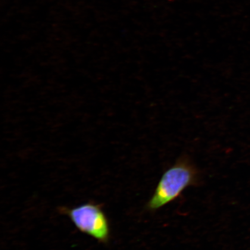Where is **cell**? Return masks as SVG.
Instances as JSON below:
<instances>
[{"instance_id": "6da1fadb", "label": "cell", "mask_w": 250, "mask_h": 250, "mask_svg": "<svg viewBox=\"0 0 250 250\" xmlns=\"http://www.w3.org/2000/svg\"><path fill=\"white\" fill-rule=\"evenodd\" d=\"M199 181L198 168L188 156H181L162 176L146 208L154 211L164 207L179 198L188 187L197 185Z\"/></svg>"}, {"instance_id": "7a4b0ae2", "label": "cell", "mask_w": 250, "mask_h": 250, "mask_svg": "<svg viewBox=\"0 0 250 250\" xmlns=\"http://www.w3.org/2000/svg\"><path fill=\"white\" fill-rule=\"evenodd\" d=\"M62 210L70 218L81 232L99 242L108 241L109 237L108 220L100 206L88 203L77 208H64Z\"/></svg>"}]
</instances>
